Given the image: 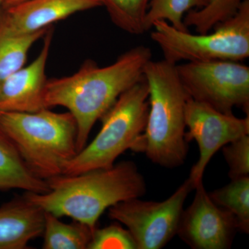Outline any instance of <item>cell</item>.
I'll list each match as a JSON object with an SVG mask.
<instances>
[{
    "label": "cell",
    "mask_w": 249,
    "mask_h": 249,
    "mask_svg": "<svg viewBox=\"0 0 249 249\" xmlns=\"http://www.w3.org/2000/svg\"><path fill=\"white\" fill-rule=\"evenodd\" d=\"M43 229L44 211L25 196L0 206V249H29Z\"/></svg>",
    "instance_id": "cell-13"
},
{
    "label": "cell",
    "mask_w": 249,
    "mask_h": 249,
    "mask_svg": "<svg viewBox=\"0 0 249 249\" xmlns=\"http://www.w3.org/2000/svg\"><path fill=\"white\" fill-rule=\"evenodd\" d=\"M11 189L44 193L49 191V186L28 168L14 142L0 128V190Z\"/></svg>",
    "instance_id": "cell-14"
},
{
    "label": "cell",
    "mask_w": 249,
    "mask_h": 249,
    "mask_svg": "<svg viewBox=\"0 0 249 249\" xmlns=\"http://www.w3.org/2000/svg\"><path fill=\"white\" fill-rule=\"evenodd\" d=\"M1 2H2V0H0V7L1 6Z\"/></svg>",
    "instance_id": "cell-24"
},
{
    "label": "cell",
    "mask_w": 249,
    "mask_h": 249,
    "mask_svg": "<svg viewBox=\"0 0 249 249\" xmlns=\"http://www.w3.org/2000/svg\"><path fill=\"white\" fill-rule=\"evenodd\" d=\"M209 195L214 204L234 216L239 231L249 234V177L232 179Z\"/></svg>",
    "instance_id": "cell-16"
},
{
    "label": "cell",
    "mask_w": 249,
    "mask_h": 249,
    "mask_svg": "<svg viewBox=\"0 0 249 249\" xmlns=\"http://www.w3.org/2000/svg\"><path fill=\"white\" fill-rule=\"evenodd\" d=\"M0 128L31 171L45 181L62 175L78 153L76 122L69 111L54 112L49 108L35 112L0 111Z\"/></svg>",
    "instance_id": "cell-4"
},
{
    "label": "cell",
    "mask_w": 249,
    "mask_h": 249,
    "mask_svg": "<svg viewBox=\"0 0 249 249\" xmlns=\"http://www.w3.org/2000/svg\"><path fill=\"white\" fill-rule=\"evenodd\" d=\"M49 29L24 36L0 35V83L24 66L29 50Z\"/></svg>",
    "instance_id": "cell-17"
},
{
    "label": "cell",
    "mask_w": 249,
    "mask_h": 249,
    "mask_svg": "<svg viewBox=\"0 0 249 249\" xmlns=\"http://www.w3.org/2000/svg\"><path fill=\"white\" fill-rule=\"evenodd\" d=\"M111 22L133 36L145 34L144 21L150 0H99Z\"/></svg>",
    "instance_id": "cell-19"
},
{
    "label": "cell",
    "mask_w": 249,
    "mask_h": 249,
    "mask_svg": "<svg viewBox=\"0 0 249 249\" xmlns=\"http://www.w3.org/2000/svg\"><path fill=\"white\" fill-rule=\"evenodd\" d=\"M101 6L99 0H26L4 8L0 15V35L34 34L76 13Z\"/></svg>",
    "instance_id": "cell-11"
},
{
    "label": "cell",
    "mask_w": 249,
    "mask_h": 249,
    "mask_svg": "<svg viewBox=\"0 0 249 249\" xmlns=\"http://www.w3.org/2000/svg\"><path fill=\"white\" fill-rule=\"evenodd\" d=\"M178 77L192 99L224 114L238 107L249 116V67L240 62L214 60L177 65Z\"/></svg>",
    "instance_id": "cell-7"
},
{
    "label": "cell",
    "mask_w": 249,
    "mask_h": 249,
    "mask_svg": "<svg viewBox=\"0 0 249 249\" xmlns=\"http://www.w3.org/2000/svg\"><path fill=\"white\" fill-rule=\"evenodd\" d=\"M152 28V40L160 47L163 59L172 63L242 62L249 57V0H244L237 14L211 33L192 34L165 21H157Z\"/></svg>",
    "instance_id": "cell-6"
},
{
    "label": "cell",
    "mask_w": 249,
    "mask_h": 249,
    "mask_svg": "<svg viewBox=\"0 0 249 249\" xmlns=\"http://www.w3.org/2000/svg\"><path fill=\"white\" fill-rule=\"evenodd\" d=\"M185 123L186 142L196 140L199 146V160L188 178L195 190L202 182L205 170L214 154L229 142L249 135V116L238 118L233 114H224L188 97Z\"/></svg>",
    "instance_id": "cell-9"
},
{
    "label": "cell",
    "mask_w": 249,
    "mask_h": 249,
    "mask_svg": "<svg viewBox=\"0 0 249 249\" xmlns=\"http://www.w3.org/2000/svg\"><path fill=\"white\" fill-rule=\"evenodd\" d=\"M24 1H26V0H2L1 6L4 8H7L19 4V3L22 2Z\"/></svg>",
    "instance_id": "cell-23"
},
{
    "label": "cell",
    "mask_w": 249,
    "mask_h": 249,
    "mask_svg": "<svg viewBox=\"0 0 249 249\" xmlns=\"http://www.w3.org/2000/svg\"><path fill=\"white\" fill-rule=\"evenodd\" d=\"M88 249H137L132 236L118 224L96 228Z\"/></svg>",
    "instance_id": "cell-21"
},
{
    "label": "cell",
    "mask_w": 249,
    "mask_h": 249,
    "mask_svg": "<svg viewBox=\"0 0 249 249\" xmlns=\"http://www.w3.org/2000/svg\"><path fill=\"white\" fill-rule=\"evenodd\" d=\"M208 2L209 0H150L144 21L145 33L157 21H165L178 30L188 31L183 23L185 15L204 7Z\"/></svg>",
    "instance_id": "cell-18"
},
{
    "label": "cell",
    "mask_w": 249,
    "mask_h": 249,
    "mask_svg": "<svg viewBox=\"0 0 249 249\" xmlns=\"http://www.w3.org/2000/svg\"><path fill=\"white\" fill-rule=\"evenodd\" d=\"M244 0H209L200 9H193L185 15L183 23L196 34H206L218 24L233 17Z\"/></svg>",
    "instance_id": "cell-20"
},
{
    "label": "cell",
    "mask_w": 249,
    "mask_h": 249,
    "mask_svg": "<svg viewBox=\"0 0 249 249\" xmlns=\"http://www.w3.org/2000/svg\"><path fill=\"white\" fill-rule=\"evenodd\" d=\"M53 26L43 36L42 48L30 65L0 83V111L35 112L45 109L46 67L53 40Z\"/></svg>",
    "instance_id": "cell-12"
},
{
    "label": "cell",
    "mask_w": 249,
    "mask_h": 249,
    "mask_svg": "<svg viewBox=\"0 0 249 249\" xmlns=\"http://www.w3.org/2000/svg\"><path fill=\"white\" fill-rule=\"evenodd\" d=\"M94 230L76 221L67 224L53 214L44 212L42 249H88Z\"/></svg>",
    "instance_id": "cell-15"
},
{
    "label": "cell",
    "mask_w": 249,
    "mask_h": 249,
    "mask_svg": "<svg viewBox=\"0 0 249 249\" xmlns=\"http://www.w3.org/2000/svg\"><path fill=\"white\" fill-rule=\"evenodd\" d=\"M47 182L48 191L26 193V199L44 212L71 217L93 230L106 210L146 193L145 179L131 160L78 175H59Z\"/></svg>",
    "instance_id": "cell-2"
},
{
    "label": "cell",
    "mask_w": 249,
    "mask_h": 249,
    "mask_svg": "<svg viewBox=\"0 0 249 249\" xmlns=\"http://www.w3.org/2000/svg\"><path fill=\"white\" fill-rule=\"evenodd\" d=\"M178 64L150 60L143 76L148 88L146 126L134 151L166 168L184 163L188 152L185 109L188 95L178 77Z\"/></svg>",
    "instance_id": "cell-3"
},
{
    "label": "cell",
    "mask_w": 249,
    "mask_h": 249,
    "mask_svg": "<svg viewBox=\"0 0 249 249\" xmlns=\"http://www.w3.org/2000/svg\"><path fill=\"white\" fill-rule=\"evenodd\" d=\"M195 190L193 202L181 214L177 235L193 249L231 248L238 231L235 218L214 204L203 181Z\"/></svg>",
    "instance_id": "cell-10"
},
{
    "label": "cell",
    "mask_w": 249,
    "mask_h": 249,
    "mask_svg": "<svg viewBox=\"0 0 249 249\" xmlns=\"http://www.w3.org/2000/svg\"><path fill=\"white\" fill-rule=\"evenodd\" d=\"M149 47L139 45L121 54L108 66L88 60L71 76L47 80L44 94L45 108H67L76 120L77 151L87 145L96 121L102 119L122 93L143 78L152 60Z\"/></svg>",
    "instance_id": "cell-1"
},
{
    "label": "cell",
    "mask_w": 249,
    "mask_h": 249,
    "mask_svg": "<svg viewBox=\"0 0 249 249\" xmlns=\"http://www.w3.org/2000/svg\"><path fill=\"white\" fill-rule=\"evenodd\" d=\"M148 111V88L143 76L122 93L103 116L97 135L67 163L62 175L114 166L119 156L133 150L138 143L146 126Z\"/></svg>",
    "instance_id": "cell-5"
},
{
    "label": "cell",
    "mask_w": 249,
    "mask_h": 249,
    "mask_svg": "<svg viewBox=\"0 0 249 249\" xmlns=\"http://www.w3.org/2000/svg\"><path fill=\"white\" fill-rule=\"evenodd\" d=\"M231 179L249 177V136L245 135L222 147Z\"/></svg>",
    "instance_id": "cell-22"
},
{
    "label": "cell",
    "mask_w": 249,
    "mask_h": 249,
    "mask_svg": "<svg viewBox=\"0 0 249 249\" xmlns=\"http://www.w3.org/2000/svg\"><path fill=\"white\" fill-rule=\"evenodd\" d=\"M193 190L187 178L164 201L128 199L109 208L108 215L126 227L137 249H162L177 235L183 205Z\"/></svg>",
    "instance_id": "cell-8"
}]
</instances>
